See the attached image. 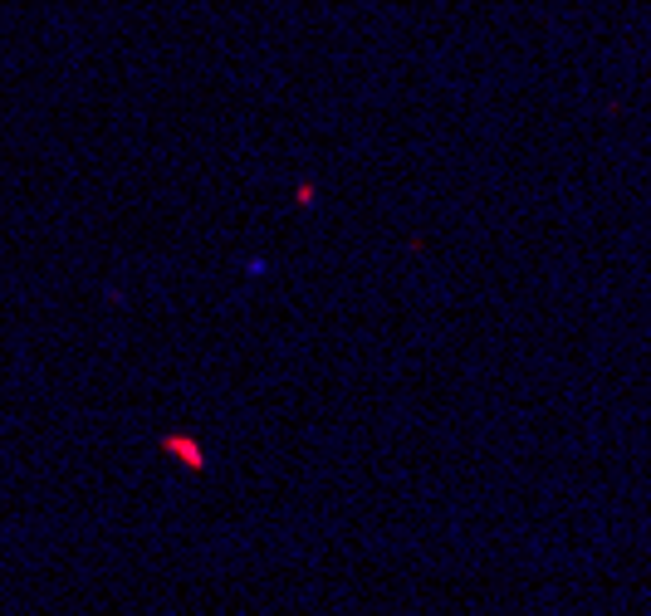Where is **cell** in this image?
I'll list each match as a JSON object with an SVG mask.
<instances>
[{
    "label": "cell",
    "instance_id": "obj_1",
    "mask_svg": "<svg viewBox=\"0 0 651 616\" xmlns=\"http://www.w3.org/2000/svg\"><path fill=\"white\" fill-rule=\"evenodd\" d=\"M167 450H172V455H182V460L191 465V470L201 465V450H196L191 440H182V436H167Z\"/></svg>",
    "mask_w": 651,
    "mask_h": 616
}]
</instances>
